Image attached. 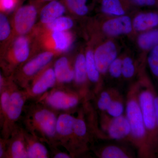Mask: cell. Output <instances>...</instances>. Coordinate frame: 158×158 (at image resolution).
<instances>
[{"label": "cell", "instance_id": "34", "mask_svg": "<svg viewBox=\"0 0 158 158\" xmlns=\"http://www.w3.org/2000/svg\"><path fill=\"white\" fill-rule=\"evenodd\" d=\"M50 155L53 158H71V156L69 153L64 152L59 150L58 148H55L51 150Z\"/></svg>", "mask_w": 158, "mask_h": 158}, {"label": "cell", "instance_id": "13", "mask_svg": "<svg viewBox=\"0 0 158 158\" xmlns=\"http://www.w3.org/2000/svg\"><path fill=\"white\" fill-rule=\"evenodd\" d=\"M6 158H28L24 129L18 124L7 140Z\"/></svg>", "mask_w": 158, "mask_h": 158}, {"label": "cell", "instance_id": "18", "mask_svg": "<svg viewBox=\"0 0 158 158\" xmlns=\"http://www.w3.org/2000/svg\"><path fill=\"white\" fill-rule=\"evenodd\" d=\"M66 8L62 2L56 0L48 2L40 8L38 25H45L62 16L66 11Z\"/></svg>", "mask_w": 158, "mask_h": 158}, {"label": "cell", "instance_id": "20", "mask_svg": "<svg viewBox=\"0 0 158 158\" xmlns=\"http://www.w3.org/2000/svg\"><path fill=\"white\" fill-rule=\"evenodd\" d=\"M85 56L88 82L94 87L92 91L93 97L102 89V85L100 83L101 73L95 64L93 52L90 50L87 51Z\"/></svg>", "mask_w": 158, "mask_h": 158}, {"label": "cell", "instance_id": "33", "mask_svg": "<svg viewBox=\"0 0 158 158\" xmlns=\"http://www.w3.org/2000/svg\"><path fill=\"white\" fill-rule=\"evenodd\" d=\"M20 0H0V11L5 13L11 12L17 7Z\"/></svg>", "mask_w": 158, "mask_h": 158}, {"label": "cell", "instance_id": "30", "mask_svg": "<svg viewBox=\"0 0 158 158\" xmlns=\"http://www.w3.org/2000/svg\"><path fill=\"white\" fill-rule=\"evenodd\" d=\"M135 67L132 59L126 57L122 61V75L124 78L131 79L135 73Z\"/></svg>", "mask_w": 158, "mask_h": 158}, {"label": "cell", "instance_id": "26", "mask_svg": "<svg viewBox=\"0 0 158 158\" xmlns=\"http://www.w3.org/2000/svg\"><path fill=\"white\" fill-rule=\"evenodd\" d=\"M120 92L115 96L106 111V113L112 117H118L124 114L125 102Z\"/></svg>", "mask_w": 158, "mask_h": 158}, {"label": "cell", "instance_id": "28", "mask_svg": "<svg viewBox=\"0 0 158 158\" xmlns=\"http://www.w3.org/2000/svg\"><path fill=\"white\" fill-rule=\"evenodd\" d=\"M88 0H63V2L71 11L77 15L84 16L88 12Z\"/></svg>", "mask_w": 158, "mask_h": 158}, {"label": "cell", "instance_id": "5", "mask_svg": "<svg viewBox=\"0 0 158 158\" xmlns=\"http://www.w3.org/2000/svg\"><path fill=\"white\" fill-rule=\"evenodd\" d=\"M59 56L54 51L39 52L15 70L12 76L13 80L19 88L26 89L38 74L52 64Z\"/></svg>", "mask_w": 158, "mask_h": 158}, {"label": "cell", "instance_id": "3", "mask_svg": "<svg viewBox=\"0 0 158 158\" xmlns=\"http://www.w3.org/2000/svg\"><path fill=\"white\" fill-rule=\"evenodd\" d=\"M139 82L128 90L125 101V115L131 128V144L135 148L140 158H151L148 145L147 134L138 101Z\"/></svg>", "mask_w": 158, "mask_h": 158}, {"label": "cell", "instance_id": "36", "mask_svg": "<svg viewBox=\"0 0 158 158\" xmlns=\"http://www.w3.org/2000/svg\"><path fill=\"white\" fill-rule=\"evenodd\" d=\"M4 78H5V77L3 75L2 70L0 69V97H1V92L2 89L3 84H4ZM3 121V117L2 112H1V106H0V133H1L2 126Z\"/></svg>", "mask_w": 158, "mask_h": 158}, {"label": "cell", "instance_id": "25", "mask_svg": "<svg viewBox=\"0 0 158 158\" xmlns=\"http://www.w3.org/2000/svg\"><path fill=\"white\" fill-rule=\"evenodd\" d=\"M73 25V21L71 19L66 16H62L48 24L40 26L47 31H66L71 29Z\"/></svg>", "mask_w": 158, "mask_h": 158}, {"label": "cell", "instance_id": "9", "mask_svg": "<svg viewBox=\"0 0 158 158\" xmlns=\"http://www.w3.org/2000/svg\"><path fill=\"white\" fill-rule=\"evenodd\" d=\"M100 137L131 143V128L125 114L112 117L106 113H100Z\"/></svg>", "mask_w": 158, "mask_h": 158}, {"label": "cell", "instance_id": "39", "mask_svg": "<svg viewBox=\"0 0 158 158\" xmlns=\"http://www.w3.org/2000/svg\"><path fill=\"white\" fill-rule=\"evenodd\" d=\"M40 2H41L44 4L45 2H51V1H56V0H38Z\"/></svg>", "mask_w": 158, "mask_h": 158}, {"label": "cell", "instance_id": "6", "mask_svg": "<svg viewBox=\"0 0 158 158\" xmlns=\"http://www.w3.org/2000/svg\"><path fill=\"white\" fill-rule=\"evenodd\" d=\"M85 101L83 96L76 90L61 85L48 90L36 101L58 112L70 113V111Z\"/></svg>", "mask_w": 158, "mask_h": 158}, {"label": "cell", "instance_id": "16", "mask_svg": "<svg viewBox=\"0 0 158 158\" xmlns=\"http://www.w3.org/2000/svg\"><path fill=\"white\" fill-rule=\"evenodd\" d=\"M24 136L28 158L50 157V153L45 143L38 136L29 132L25 129Z\"/></svg>", "mask_w": 158, "mask_h": 158}, {"label": "cell", "instance_id": "17", "mask_svg": "<svg viewBox=\"0 0 158 158\" xmlns=\"http://www.w3.org/2000/svg\"><path fill=\"white\" fill-rule=\"evenodd\" d=\"M53 68L56 79V86L65 85L73 81L74 68L67 57L62 56L57 58L54 62Z\"/></svg>", "mask_w": 158, "mask_h": 158}, {"label": "cell", "instance_id": "21", "mask_svg": "<svg viewBox=\"0 0 158 158\" xmlns=\"http://www.w3.org/2000/svg\"><path fill=\"white\" fill-rule=\"evenodd\" d=\"M95 154L101 158H130L135 156L127 148L117 144H106L97 150Z\"/></svg>", "mask_w": 158, "mask_h": 158}, {"label": "cell", "instance_id": "7", "mask_svg": "<svg viewBox=\"0 0 158 158\" xmlns=\"http://www.w3.org/2000/svg\"><path fill=\"white\" fill-rule=\"evenodd\" d=\"M44 3L32 0L15 9L11 20L13 36L28 35L35 28L40 8Z\"/></svg>", "mask_w": 158, "mask_h": 158}, {"label": "cell", "instance_id": "10", "mask_svg": "<svg viewBox=\"0 0 158 158\" xmlns=\"http://www.w3.org/2000/svg\"><path fill=\"white\" fill-rule=\"evenodd\" d=\"M90 131L83 107L78 111L75 117L73 127V139L69 154L72 157L81 156L88 149V143L91 140Z\"/></svg>", "mask_w": 158, "mask_h": 158}, {"label": "cell", "instance_id": "29", "mask_svg": "<svg viewBox=\"0 0 158 158\" xmlns=\"http://www.w3.org/2000/svg\"><path fill=\"white\" fill-rule=\"evenodd\" d=\"M102 9L105 13L112 15L120 16L125 13L120 0H102Z\"/></svg>", "mask_w": 158, "mask_h": 158}, {"label": "cell", "instance_id": "19", "mask_svg": "<svg viewBox=\"0 0 158 158\" xmlns=\"http://www.w3.org/2000/svg\"><path fill=\"white\" fill-rule=\"evenodd\" d=\"M132 29L131 21L127 16L109 20L103 26L105 33L111 36H117L130 33Z\"/></svg>", "mask_w": 158, "mask_h": 158}, {"label": "cell", "instance_id": "32", "mask_svg": "<svg viewBox=\"0 0 158 158\" xmlns=\"http://www.w3.org/2000/svg\"><path fill=\"white\" fill-rule=\"evenodd\" d=\"M122 61L120 59H116L109 66V73L111 76L117 79L122 75Z\"/></svg>", "mask_w": 158, "mask_h": 158}, {"label": "cell", "instance_id": "11", "mask_svg": "<svg viewBox=\"0 0 158 158\" xmlns=\"http://www.w3.org/2000/svg\"><path fill=\"white\" fill-rule=\"evenodd\" d=\"M53 63L49 65L38 74L25 89L28 100L35 101L48 90L56 86V79Z\"/></svg>", "mask_w": 158, "mask_h": 158}, {"label": "cell", "instance_id": "8", "mask_svg": "<svg viewBox=\"0 0 158 158\" xmlns=\"http://www.w3.org/2000/svg\"><path fill=\"white\" fill-rule=\"evenodd\" d=\"M28 100L25 90L16 85L11 94L9 106L3 119L1 134L4 139L7 140L10 137L11 132L23 113Z\"/></svg>", "mask_w": 158, "mask_h": 158}, {"label": "cell", "instance_id": "24", "mask_svg": "<svg viewBox=\"0 0 158 158\" xmlns=\"http://www.w3.org/2000/svg\"><path fill=\"white\" fill-rule=\"evenodd\" d=\"M12 37L11 21L6 13L0 11V48Z\"/></svg>", "mask_w": 158, "mask_h": 158}, {"label": "cell", "instance_id": "37", "mask_svg": "<svg viewBox=\"0 0 158 158\" xmlns=\"http://www.w3.org/2000/svg\"><path fill=\"white\" fill-rule=\"evenodd\" d=\"M154 103L155 110L156 118L157 124L158 129V94L155 88H153Z\"/></svg>", "mask_w": 158, "mask_h": 158}, {"label": "cell", "instance_id": "12", "mask_svg": "<svg viewBox=\"0 0 158 158\" xmlns=\"http://www.w3.org/2000/svg\"><path fill=\"white\" fill-rule=\"evenodd\" d=\"M75 117L68 112L59 113L56 125V135L59 146L67 150L69 153L73 139Z\"/></svg>", "mask_w": 158, "mask_h": 158}, {"label": "cell", "instance_id": "4", "mask_svg": "<svg viewBox=\"0 0 158 158\" xmlns=\"http://www.w3.org/2000/svg\"><path fill=\"white\" fill-rule=\"evenodd\" d=\"M139 82L138 101L147 134L148 145L151 158L158 153V129L154 103L153 85L148 80Z\"/></svg>", "mask_w": 158, "mask_h": 158}, {"label": "cell", "instance_id": "23", "mask_svg": "<svg viewBox=\"0 0 158 158\" xmlns=\"http://www.w3.org/2000/svg\"><path fill=\"white\" fill-rule=\"evenodd\" d=\"M118 92V90L114 88L102 89L93 96L96 97V107L100 113H106L113 99Z\"/></svg>", "mask_w": 158, "mask_h": 158}, {"label": "cell", "instance_id": "1", "mask_svg": "<svg viewBox=\"0 0 158 158\" xmlns=\"http://www.w3.org/2000/svg\"><path fill=\"white\" fill-rule=\"evenodd\" d=\"M24 128L39 137L50 150L58 148L56 125L60 112L39 102L25 105L23 110Z\"/></svg>", "mask_w": 158, "mask_h": 158}, {"label": "cell", "instance_id": "22", "mask_svg": "<svg viewBox=\"0 0 158 158\" xmlns=\"http://www.w3.org/2000/svg\"><path fill=\"white\" fill-rule=\"evenodd\" d=\"M158 25V14L154 12L142 13L136 16L133 23L134 28L138 31L152 28Z\"/></svg>", "mask_w": 158, "mask_h": 158}, {"label": "cell", "instance_id": "35", "mask_svg": "<svg viewBox=\"0 0 158 158\" xmlns=\"http://www.w3.org/2000/svg\"><path fill=\"white\" fill-rule=\"evenodd\" d=\"M7 140L4 139L0 133V158H6Z\"/></svg>", "mask_w": 158, "mask_h": 158}, {"label": "cell", "instance_id": "14", "mask_svg": "<svg viewBox=\"0 0 158 158\" xmlns=\"http://www.w3.org/2000/svg\"><path fill=\"white\" fill-rule=\"evenodd\" d=\"M75 85L76 90L83 96L85 100H89L93 98L88 86L85 56L83 54H78L74 64Z\"/></svg>", "mask_w": 158, "mask_h": 158}, {"label": "cell", "instance_id": "38", "mask_svg": "<svg viewBox=\"0 0 158 158\" xmlns=\"http://www.w3.org/2000/svg\"><path fill=\"white\" fill-rule=\"evenodd\" d=\"M137 5L141 6H152L155 4L156 0H133Z\"/></svg>", "mask_w": 158, "mask_h": 158}, {"label": "cell", "instance_id": "40", "mask_svg": "<svg viewBox=\"0 0 158 158\" xmlns=\"http://www.w3.org/2000/svg\"></svg>", "mask_w": 158, "mask_h": 158}, {"label": "cell", "instance_id": "27", "mask_svg": "<svg viewBox=\"0 0 158 158\" xmlns=\"http://www.w3.org/2000/svg\"><path fill=\"white\" fill-rule=\"evenodd\" d=\"M138 44L144 50L149 49L158 45V30H152L141 34L138 37Z\"/></svg>", "mask_w": 158, "mask_h": 158}, {"label": "cell", "instance_id": "31", "mask_svg": "<svg viewBox=\"0 0 158 158\" xmlns=\"http://www.w3.org/2000/svg\"><path fill=\"white\" fill-rule=\"evenodd\" d=\"M148 66L153 74L158 78V45L153 48L148 59Z\"/></svg>", "mask_w": 158, "mask_h": 158}, {"label": "cell", "instance_id": "2", "mask_svg": "<svg viewBox=\"0 0 158 158\" xmlns=\"http://www.w3.org/2000/svg\"><path fill=\"white\" fill-rule=\"evenodd\" d=\"M40 49L33 32L12 37L0 48V69L3 75L12 76L19 67L41 52Z\"/></svg>", "mask_w": 158, "mask_h": 158}, {"label": "cell", "instance_id": "15", "mask_svg": "<svg viewBox=\"0 0 158 158\" xmlns=\"http://www.w3.org/2000/svg\"><path fill=\"white\" fill-rule=\"evenodd\" d=\"M95 64L101 74L108 71L109 66L116 59L117 51L113 42L109 41L98 48L94 54Z\"/></svg>", "mask_w": 158, "mask_h": 158}]
</instances>
